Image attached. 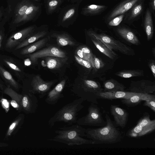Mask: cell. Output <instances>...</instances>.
<instances>
[{
  "label": "cell",
  "mask_w": 155,
  "mask_h": 155,
  "mask_svg": "<svg viewBox=\"0 0 155 155\" xmlns=\"http://www.w3.org/2000/svg\"><path fill=\"white\" fill-rule=\"evenodd\" d=\"M155 0H153V9L154 10L155 9Z\"/></svg>",
  "instance_id": "42"
},
{
  "label": "cell",
  "mask_w": 155,
  "mask_h": 155,
  "mask_svg": "<svg viewBox=\"0 0 155 155\" xmlns=\"http://www.w3.org/2000/svg\"><path fill=\"white\" fill-rule=\"evenodd\" d=\"M106 7L104 5L92 4L84 8L82 13L84 15L96 14L104 10Z\"/></svg>",
  "instance_id": "28"
},
{
  "label": "cell",
  "mask_w": 155,
  "mask_h": 155,
  "mask_svg": "<svg viewBox=\"0 0 155 155\" xmlns=\"http://www.w3.org/2000/svg\"><path fill=\"white\" fill-rule=\"evenodd\" d=\"M144 28L147 40L149 41L153 38V27L150 12L148 9L147 11L144 21Z\"/></svg>",
  "instance_id": "24"
},
{
  "label": "cell",
  "mask_w": 155,
  "mask_h": 155,
  "mask_svg": "<svg viewBox=\"0 0 155 155\" xmlns=\"http://www.w3.org/2000/svg\"><path fill=\"white\" fill-rule=\"evenodd\" d=\"M150 69L154 78H155V62L154 60H151L148 63Z\"/></svg>",
  "instance_id": "39"
},
{
  "label": "cell",
  "mask_w": 155,
  "mask_h": 155,
  "mask_svg": "<svg viewBox=\"0 0 155 155\" xmlns=\"http://www.w3.org/2000/svg\"><path fill=\"white\" fill-rule=\"evenodd\" d=\"M103 86V91H124L126 88L124 84L113 79L105 81Z\"/></svg>",
  "instance_id": "19"
},
{
  "label": "cell",
  "mask_w": 155,
  "mask_h": 155,
  "mask_svg": "<svg viewBox=\"0 0 155 155\" xmlns=\"http://www.w3.org/2000/svg\"><path fill=\"white\" fill-rule=\"evenodd\" d=\"M4 9L5 8L3 5L0 6V21L2 19L4 15Z\"/></svg>",
  "instance_id": "41"
},
{
  "label": "cell",
  "mask_w": 155,
  "mask_h": 155,
  "mask_svg": "<svg viewBox=\"0 0 155 155\" xmlns=\"http://www.w3.org/2000/svg\"><path fill=\"white\" fill-rule=\"evenodd\" d=\"M74 56L76 61L80 65L87 68H92L91 64L88 61L80 58L77 55H75Z\"/></svg>",
  "instance_id": "32"
},
{
  "label": "cell",
  "mask_w": 155,
  "mask_h": 155,
  "mask_svg": "<svg viewBox=\"0 0 155 155\" xmlns=\"http://www.w3.org/2000/svg\"><path fill=\"white\" fill-rule=\"evenodd\" d=\"M39 8L29 0H7L0 26H3L8 22L9 30H15L33 19Z\"/></svg>",
  "instance_id": "1"
},
{
  "label": "cell",
  "mask_w": 155,
  "mask_h": 155,
  "mask_svg": "<svg viewBox=\"0 0 155 155\" xmlns=\"http://www.w3.org/2000/svg\"><path fill=\"white\" fill-rule=\"evenodd\" d=\"M2 85L1 83L0 80V89H2Z\"/></svg>",
  "instance_id": "43"
},
{
  "label": "cell",
  "mask_w": 155,
  "mask_h": 155,
  "mask_svg": "<svg viewBox=\"0 0 155 155\" xmlns=\"http://www.w3.org/2000/svg\"><path fill=\"white\" fill-rule=\"evenodd\" d=\"M65 82V80H62L48 93L45 100L46 103L49 105H54L60 98L64 97L62 93Z\"/></svg>",
  "instance_id": "13"
},
{
  "label": "cell",
  "mask_w": 155,
  "mask_h": 155,
  "mask_svg": "<svg viewBox=\"0 0 155 155\" xmlns=\"http://www.w3.org/2000/svg\"><path fill=\"white\" fill-rule=\"evenodd\" d=\"M28 58L24 61L25 64L29 66L35 64L38 58L48 56H56L67 58L66 53L60 48L50 46L41 50L25 55Z\"/></svg>",
  "instance_id": "8"
},
{
  "label": "cell",
  "mask_w": 155,
  "mask_h": 155,
  "mask_svg": "<svg viewBox=\"0 0 155 155\" xmlns=\"http://www.w3.org/2000/svg\"><path fill=\"white\" fill-rule=\"evenodd\" d=\"M35 29V27L31 26L14 33L8 39L5 47L9 49L16 47L24 40L33 34Z\"/></svg>",
  "instance_id": "10"
},
{
  "label": "cell",
  "mask_w": 155,
  "mask_h": 155,
  "mask_svg": "<svg viewBox=\"0 0 155 155\" xmlns=\"http://www.w3.org/2000/svg\"><path fill=\"white\" fill-rule=\"evenodd\" d=\"M136 93L121 91H101L97 93V99L113 100L119 98H129Z\"/></svg>",
  "instance_id": "14"
},
{
  "label": "cell",
  "mask_w": 155,
  "mask_h": 155,
  "mask_svg": "<svg viewBox=\"0 0 155 155\" xmlns=\"http://www.w3.org/2000/svg\"><path fill=\"white\" fill-rule=\"evenodd\" d=\"M0 74L5 81L11 86L15 89H18L19 85L13 78L11 74L0 64Z\"/></svg>",
  "instance_id": "26"
},
{
  "label": "cell",
  "mask_w": 155,
  "mask_h": 155,
  "mask_svg": "<svg viewBox=\"0 0 155 155\" xmlns=\"http://www.w3.org/2000/svg\"><path fill=\"white\" fill-rule=\"evenodd\" d=\"M111 115L114 120L115 126L123 129L126 126L129 117V114L124 109L118 105H111L110 107Z\"/></svg>",
  "instance_id": "12"
},
{
  "label": "cell",
  "mask_w": 155,
  "mask_h": 155,
  "mask_svg": "<svg viewBox=\"0 0 155 155\" xmlns=\"http://www.w3.org/2000/svg\"><path fill=\"white\" fill-rule=\"evenodd\" d=\"M148 94L136 93L130 98L122 99L121 103L128 107H134L142 101H144Z\"/></svg>",
  "instance_id": "20"
},
{
  "label": "cell",
  "mask_w": 155,
  "mask_h": 155,
  "mask_svg": "<svg viewBox=\"0 0 155 155\" xmlns=\"http://www.w3.org/2000/svg\"><path fill=\"white\" fill-rule=\"evenodd\" d=\"M75 12V9L73 8H71L69 10L64 16L62 21L63 22L64 21L71 18L74 15Z\"/></svg>",
  "instance_id": "36"
},
{
  "label": "cell",
  "mask_w": 155,
  "mask_h": 155,
  "mask_svg": "<svg viewBox=\"0 0 155 155\" xmlns=\"http://www.w3.org/2000/svg\"><path fill=\"white\" fill-rule=\"evenodd\" d=\"M87 34L92 35L102 41L108 48L111 50H114L127 55H134L135 54L134 50L121 41L105 34L97 33L92 31H89Z\"/></svg>",
  "instance_id": "6"
},
{
  "label": "cell",
  "mask_w": 155,
  "mask_h": 155,
  "mask_svg": "<svg viewBox=\"0 0 155 155\" xmlns=\"http://www.w3.org/2000/svg\"><path fill=\"white\" fill-rule=\"evenodd\" d=\"M4 28L3 26H0V49L2 45V42L4 36Z\"/></svg>",
  "instance_id": "40"
},
{
  "label": "cell",
  "mask_w": 155,
  "mask_h": 155,
  "mask_svg": "<svg viewBox=\"0 0 155 155\" xmlns=\"http://www.w3.org/2000/svg\"><path fill=\"white\" fill-rule=\"evenodd\" d=\"M142 9V7L141 4H140L136 5L132 11L131 17L134 18L138 15L141 12Z\"/></svg>",
  "instance_id": "35"
},
{
  "label": "cell",
  "mask_w": 155,
  "mask_h": 155,
  "mask_svg": "<svg viewBox=\"0 0 155 155\" xmlns=\"http://www.w3.org/2000/svg\"><path fill=\"white\" fill-rule=\"evenodd\" d=\"M85 128L77 124L70 126L60 127L54 131L57 135L48 140L64 143L69 146L94 144V142L92 140L83 137H85Z\"/></svg>",
  "instance_id": "3"
},
{
  "label": "cell",
  "mask_w": 155,
  "mask_h": 155,
  "mask_svg": "<svg viewBox=\"0 0 155 155\" xmlns=\"http://www.w3.org/2000/svg\"><path fill=\"white\" fill-rule=\"evenodd\" d=\"M114 74L122 78H128L143 76L144 72L143 70L139 69L123 70L118 71Z\"/></svg>",
  "instance_id": "25"
},
{
  "label": "cell",
  "mask_w": 155,
  "mask_h": 155,
  "mask_svg": "<svg viewBox=\"0 0 155 155\" xmlns=\"http://www.w3.org/2000/svg\"><path fill=\"white\" fill-rule=\"evenodd\" d=\"M124 16L122 14L114 18L109 22V25L110 26H117L119 25L122 21Z\"/></svg>",
  "instance_id": "34"
},
{
  "label": "cell",
  "mask_w": 155,
  "mask_h": 155,
  "mask_svg": "<svg viewBox=\"0 0 155 155\" xmlns=\"http://www.w3.org/2000/svg\"><path fill=\"white\" fill-rule=\"evenodd\" d=\"M105 117L106 125L86 129L85 137L93 141L94 144H113L121 142L123 138L122 133L107 113L105 114Z\"/></svg>",
  "instance_id": "2"
},
{
  "label": "cell",
  "mask_w": 155,
  "mask_h": 155,
  "mask_svg": "<svg viewBox=\"0 0 155 155\" xmlns=\"http://www.w3.org/2000/svg\"><path fill=\"white\" fill-rule=\"evenodd\" d=\"M24 116H21L14 120L10 124L6 133L5 137H8L11 136L14 130L19 124L20 121L23 119Z\"/></svg>",
  "instance_id": "30"
},
{
  "label": "cell",
  "mask_w": 155,
  "mask_h": 155,
  "mask_svg": "<svg viewBox=\"0 0 155 155\" xmlns=\"http://www.w3.org/2000/svg\"><path fill=\"white\" fill-rule=\"evenodd\" d=\"M143 104L144 106L149 107L154 112H155V95L151 94L150 96L144 100Z\"/></svg>",
  "instance_id": "31"
},
{
  "label": "cell",
  "mask_w": 155,
  "mask_h": 155,
  "mask_svg": "<svg viewBox=\"0 0 155 155\" xmlns=\"http://www.w3.org/2000/svg\"><path fill=\"white\" fill-rule=\"evenodd\" d=\"M84 101L80 98L63 106L49 119V126L52 127L58 122H63L70 125L77 124L78 113L84 107L82 104Z\"/></svg>",
  "instance_id": "4"
},
{
  "label": "cell",
  "mask_w": 155,
  "mask_h": 155,
  "mask_svg": "<svg viewBox=\"0 0 155 155\" xmlns=\"http://www.w3.org/2000/svg\"><path fill=\"white\" fill-rule=\"evenodd\" d=\"M1 102L3 107L7 112L9 110V102L6 99H2L1 100Z\"/></svg>",
  "instance_id": "38"
},
{
  "label": "cell",
  "mask_w": 155,
  "mask_h": 155,
  "mask_svg": "<svg viewBox=\"0 0 155 155\" xmlns=\"http://www.w3.org/2000/svg\"><path fill=\"white\" fill-rule=\"evenodd\" d=\"M47 34V32L44 31L38 32L35 34L30 36L17 45L15 50H17L22 48L26 47L31 44L35 42L39 38L43 37Z\"/></svg>",
  "instance_id": "23"
},
{
  "label": "cell",
  "mask_w": 155,
  "mask_h": 155,
  "mask_svg": "<svg viewBox=\"0 0 155 155\" xmlns=\"http://www.w3.org/2000/svg\"><path fill=\"white\" fill-rule=\"evenodd\" d=\"M88 113L78 119L77 124L82 126L102 127L106 124L103 117L100 109L97 104L91 103L88 108Z\"/></svg>",
  "instance_id": "7"
},
{
  "label": "cell",
  "mask_w": 155,
  "mask_h": 155,
  "mask_svg": "<svg viewBox=\"0 0 155 155\" xmlns=\"http://www.w3.org/2000/svg\"><path fill=\"white\" fill-rule=\"evenodd\" d=\"M117 31L120 35L127 41L135 45H138L140 42L135 34L131 30L125 28H118Z\"/></svg>",
  "instance_id": "16"
},
{
  "label": "cell",
  "mask_w": 155,
  "mask_h": 155,
  "mask_svg": "<svg viewBox=\"0 0 155 155\" xmlns=\"http://www.w3.org/2000/svg\"><path fill=\"white\" fill-rule=\"evenodd\" d=\"M68 58L56 56H48L45 58L47 67L51 69H55L62 66L66 62Z\"/></svg>",
  "instance_id": "17"
},
{
  "label": "cell",
  "mask_w": 155,
  "mask_h": 155,
  "mask_svg": "<svg viewBox=\"0 0 155 155\" xmlns=\"http://www.w3.org/2000/svg\"><path fill=\"white\" fill-rule=\"evenodd\" d=\"M53 84L52 81H45L40 76L37 75L32 79L31 83V88L29 92L33 94H38L39 98H42L47 94Z\"/></svg>",
  "instance_id": "9"
},
{
  "label": "cell",
  "mask_w": 155,
  "mask_h": 155,
  "mask_svg": "<svg viewBox=\"0 0 155 155\" xmlns=\"http://www.w3.org/2000/svg\"><path fill=\"white\" fill-rule=\"evenodd\" d=\"M35 0V1H38V0Z\"/></svg>",
  "instance_id": "44"
},
{
  "label": "cell",
  "mask_w": 155,
  "mask_h": 155,
  "mask_svg": "<svg viewBox=\"0 0 155 155\" xmlns=\"http://www.w3.org/2000/svg\"><path fill=\"white\" fill-rule=\"evenodd\" d=\"M130 92L140 94H154L155 83L149 80L132 81L129 88Z\"/></svg>",
  "instance_id": "11"
},
{
  "label": "cell",
  "mask_w": 155,
  "mask_h": 155,
  "mask_svg": "<svg viewBox=\"0 0 155 155\" xmlns=\"http://www.w3.org/2000/svg\"><path fill=\"white\" fill-rule=\"evenodd\" d=\"M77 54L80 58L89 62L93 67L94 54L88 48L86 47L81 48L77 50Z\"/></svg>",
  "instance_id": "27"
},
{
  "label": "cell",
  "mask_w": 155,
  "mask_h": 155,
  "mask_svg": "<svg viewBox=\"0 0 155 155\" xmlns=\"http://www.w3.org/2000/svg\"><path fill=\"white\" fill-rule=\"evenodd\" d=\"M155 130V120H151L148 113L145 112L137 124L126 133L129 137L137 138L143 136L154 131Z\"/></svg>",
  "instance_id": "5"
},
{
  "label": "cell",
  "mask_w": 155,
  "mask_h": 155,
  "mask_svg": "<svg viewBox=\"0 0 155 155\" xmlns=\"http://www.w3.org/2000/svg\"><path fill=\"white\" fill-rule=\"evenodd\" d=\"M51 36L56 38L58 44L60 46H74L77 45L76 43L67 34L54 33Z\"/></svg>",
  "instance_id": "22"
},
{
  "label": "cell",
  "mask_w": 155,
  "mask_h": 155,
  "mask_svg": "<svg viewBox=\"0 0 155 155\" xmlns=\"http://www.w3.org/2000/svg\"><path fill=\"white\" fill-rule=\"evenodd\" d=\"M138 0H129L123 3L112 12L109 18H112L124 14L131 8Z\"/></svg>",
  "instance_id": "18"
},
{
  "label": "cell",
  "mask_w": 155,
  "mask_h": 155,
  "mask_svg": "<svg viewBox=\"0 0 155 155\" xmlns=\"http://www.w3.org/2000/svg\"><path fill=\"white\" fill-rule=\"evenodd\" d=\"M90 37L91 40L96 47L101 53L105 55L111 59L114 60L116 59L117 55L112 50L108 48L100 40L95 38L92 35L88 34Z\"/></svg>",
  "instance_id": "15"
},
{
  "label": "cell",
  "mask_w": 155,
  "mask_h": 155,
  "mask_svg": "<svg viewBox=\"0 0 155 155\" xmlns=\"http://www.w3.org/2000/svg\"><path fill=\"white\" fill-rule=\"evenodd\" d=\"M104 64L102 60L94 55L93 58V68L99 69L103 67Z\"/></svg>",
  "instance_id": "33"
},
{
  "label": "cell",
  "mask_w": 155,
  "mask_h": 155,
  "mask_svg": "<svg viewBox=\"0 0 155 155\" xmlns=\"http://www.w3.org/2000/svg\"><path fill=\"white\" fill-rule=\"evenodd\" d=\"M58 2L56 0H52L50 1L48 4V10L51 12L54 10L58 4Z\"/></svg>",
  "instance_id": "37"
},
{
  "label": "cell",
  "mask_w": 155,
  "mask_h": 155,
  "mask_svg": "<svg viewBox=\"0 0 155 155\" xmlns=\"http://www.w3.org/2000/svg\"><path fill=\"white\" fill-rule=\"evenodd\" d=\"M47 38H44L27 46L21 51L22 55L32 53L45 46L48 41Z\"/></svg>",
  "instance_id": "21"
},
{
  "label": "cell",
  "mask_w": 155,
  "mask_h": 155,
  "mask_svg": "<svg viewBox=\"0 0 155 155\" xmlns=\"http://www.w3.org/2000/svg\"><path fill=\"white\" fill-rule=\"evenodd\" d=\"M3 61L8 67L14 72L18 77H21L20 74L22 73V71L17 64L10 59H4Z\"/></svg>",
  "instance_id": "29"
}]
</instances>
